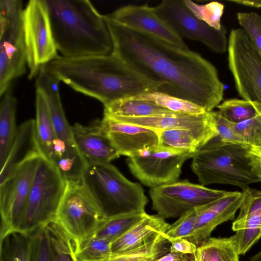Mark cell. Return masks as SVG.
Returning <instances> with one entry per match:
<instances>
[{
	"label": "cell",
	"instance_id": "1",
	"mask_svg": "<svg viewBox=\"0 0 261 261\" xmlns=\"http://www.w3.org/2000/svg\"><path fill=\"white\" fill-rule=\"evenodd\" d=\"M113 43L112 54L149 80L162 84L158 92L212 112L225 90L215 67L199 54L170 45L104 15Z\"/></svg>",
	"mask_w": 261,
	"mask_h": 261
},
{
	"label": "cell",
	"instance_id": "2",
	"mask_svg": "<svg viewBox=\"0 0 261 261\" xmlns=\"http://www.w3.org/2000/svg\"><path fill=\"white\" fill-rule=\"evenodd\" d=\"M43 68L74 90L96 99L103 106L158 91L162 86L112 53L76 58L58 56Z\"/></svg>",
	"mask_w": 261,
	"mask_h": 261
},
{
	"label": "cell",
	"instance_id": "3",
	"mask_svg": "<svg viewBox=\"0 0 261 261\" xmlns=\"http://www.w3.org/2000/svg\"><path fill=\"white\" fill-rule=\"evenodd\" d=\"M51 30L61 57L76 58L112 53L104 15L88 0H46Z\"/></svg>",
	"mask_w": 261,
	"mask_h": 261
},
{
	"label": "cell",
	"instance_id": "4",
	"mask_svg": "<svg viewBox=\"0 0 261 261\" xmlns=\"http://www.w3.org/2000/svg\"><path fill=\"white\" fill-rule=\"evenodd\" d=\"M81 182L106 218L145 212L148 200L142 187L110 163H88Z\"/></svg>",
	"mask_w": 261,
	"mask_h": 261
},
{
	"label": "cell",
	"instance_id": "5",
	"mask_svg": "<svg viewBox=\"0 0 261 261\" xmlns=\"http://www.w3.org/2000/svg\"><path fill=\"white\" fill-rule=\"evenodd\" d=\"M248 148L246 144L223 143L215 137L194 153L191 169L202 186L227 184L244 189L260 181L251 166Z\"/></svg>",
	"mask_w": 261,
	"mask_h": 261
},
{
	"label": "cell",
	"instance_id": "6",
	"mask_svg": "<svg viewBox=\"0 0 261 261\" xmlns=\"http://www.w3.org/2000/svg\"><path fill=\"white\" fill-rule=\"evenodd\" d=\"M65 188L59 171L40 156L17 232L30 236L53 221Z\"/></svg>",
	"mask_w": 261,
	"mask_h": 261
},
{
	"label": "cell",
	"instance_id": "7",
	"mask_svg": "<svg viewBox=\"0 0 261 261\" xmlns=\"http://www.w3.org/2000/svg\"><path fill=\"white\" fill-rule=\"evenodd\" d=\"M20 0L0 1V96L26 72L27 53Z\"/></svg>",
	"mask_w": 261,
	"mask_h": 261
},
{
	"label": "cell",
	"instance_id": "8",
	"mask_svg": "<svg viewBox=\"0 0 261 261\" xmlns=\"http://www.w3.org/2000/svg\"><path fill=\"white\" fill-rule=\"evenodd\" d=\"M105 218L81 181H66L53 221L80 243L95 234Z\"/></svg>",
	"mask_w": 261,
	"mask_h": 261
},
{
	"label": "cell",
	"instance_id": "9",
	"mask_svg": "<svg viewBox=\"0 0 261 261\" xmlns=\"http://www.w3.org/2000/svg\"><path fill=\"white\" fill-rule=\"evenodd\" d=\"M28 77L37 76L41 68L56 59L55 42L46 0H31L23 10Z\"/></svg>",
	"mask_w": 261,
	"mask_h": 261
},
{
	"label": "cell",
	"instance_id": "10",
	"mask_svg": "<svg viewBox=\"0 0 261 261\" xmlns=\"http://www.w3.org/2000/svg\"><path fill=\"white\" fill-rule=\"evenodd\" d=\"M227 49L229 69L239 95L261 103V56L242 29L231 30Z\"/></svg>",
	"mask_w": 261,
	"mask_h": 261
},
{
	"label": "cell",
	"instance_id": "11",
	"mask_svg": "<svg viewBox=\"0 0 261 261\" xmlns=\"http://www.w3.org/2000/svg\"><path fill=\"white\" fill-rule=\"evenodd\" d=\"M230 192L212 189L185 179L151 188L152 208L165 218L179 217L187 212L212 203Z\"/></svg>",
	"mask_w": 261,
	"mask_h": 261
},
{
	"label": "cell",
	"instance_id": "12",
	"mask_svg": "<svg viewBox=\"0 0 261 261\" xmlns=\"http://www.w3.org/2000/svg\"><path fill=\"white\" fill-rule=\"evenodd\" d=\"M157 15L182 39L197 41L215 53L226 52L228 47L226 30H216L197 18L184 0H164L153 7Z\"/></svg>",
	"mask_w": 261,
	"mask_h": 261
},
{
	"label": "cell",
	"instance_id": "13",
	"mask_svg": "<svg viewBox=\"0 0 261 261\" xmlns=\"http://www.w3.org/2000/svg\"><path fill=\"white\" fill-rule=\"evenodd\" d=\"M40 156L27 160L12 176L0 184L1 239L18 230Z\"/></svg>",
	"mask_w": 261,
	"mask_h": 261
},
{
	"label": "cell",
	"instance_id": "14",
	"mask_svg": "<svg viewBox=\"0 0 261 261\" xmlns=\"http://www.w3.org/2000/svg\"><path fill=\"white\" fill-rule=\"evenodd\" d=\"M194 154L159 146L128 157L126 163L132 174L151 188L177 181L183 164Z\"/></svg>",
	"mask_w": 261,
	"mask_h": 261
},
{
	"label": "cell",
	"instance_id": "15",
	"mask_svg": "<svg viewBox=\"0 0 261 261\" xmlns=\"http://www.w3.org/2000/svg\"><path fill=\"white\" fill-rule=\"evenodd\" d=\"M107 116L119 121L157 131L173 129L188 130L196 134L204 144L218 135L213 111L196 115L172 112L143 117Z\"/></svg>",
	"mask_w": 261,
	"mask_h": 261
},
{
	"label": "cell",
	"instance_id": "16",
	"mask_svg": "<svg viewBox=\"0 0 261 261\" xmlns=\"http://www.w3.org/2000/svg\"><path fill=\"white\" fill-rule=\"evenodd\" d=\"M116 22L150 35L163 42L182 49H188L183 39L147 5H128L106 15Z\"/></svg>",
	"mask_w": 261,
	"mask_h": 261
},
{
	"label": "cell",
	"instance_id": "17",
	"mask_svg": "<svg viewBox=\"0 0 261 261\" xmlns=\"http://www.w3.org/2000/svg\"><path fill=\"white\" fill-rule=\"evenodd\" d=\"M99 123L120 155L133 156L159 145L157 130L119 121L105 115Z\"/></svg>",
	"mask_w": 261,
	"mask_h": 261
},
{
	"label": "cell",
	"instance_id": "18",
	"mask_svg": "<svg viewBox=\"0 0 261 261\" xmlns=\"http://www.w3.org/2000/svg\"><path fill=\"white\" fill-rule=\"evenodd\" d=\"M242 200V192H230L220 199L196 208L197 215L190 241L198 247L210 238L217 226L233 220Z\"/></svg>",
	"mask_w": 261,
	"mask_h": 261
},
{
	"label": "cell",
	"instance_id": "19",
	"mask_svg": "<svg viewBox=\"0 0 261 261\" xmlns=\"http://www.w3.org/2000/svg\"><path fill=\"white\" fill-rule=\"evenodd\" d=\"M71 128L75 144L88 163H110L120 156L99 121L90 126L76 123Z\"/></svg>",
	"mask_w": 261,
	"mask_h": 261
},
{
	"label": "cell",
	"instance_id": "20",
	"mask_svg": "<svg viewBox=\"0 0 261 261\" xmlns=\"http://www.w3.org/2000/svg\"><path fill=\"white\" fill-rule=\"evenodd\" d=\"M59 80L42 68L37 76L36 89L41 92L46 101L57 138L70 147H76L71 126L68 123L63 108Z\"/></svg>",
	"mask_w": 261,
	"mask_h": 261
},
{
	"label": "cell",
	"instance_id": "21",
	"mask_svg": "<svg viewBox=\"0 0 261 261\" xmlns=\"http://www.w3.org/2000/svg\"><path fill=\"white\" fill-rule=\"evenodd\" d=\"M35 119H29L18 127L8 158L1 169L0 184L12 176L19 167L31 157L40 154L35 135Z\"/></svg>",
	"mask_w": 261,
	"mask_h": 261
},
{
	"label": "cell",
	"instance_id": "22",
	"mask_svg": "<svg viewBox=\"0 0 261 261\" xmlns=\"http://www.w3.org/2000/svg\"><path fill=\"white\" fill-rule=\"evenodd\" d=\"M159 215H146L129 230L111 243L112 254L120 253L138 248L164 233L169 226Z\"/></svg>",
	"mask_w": 261,
	"mask_h": 261
},
{
	"label": "cell",
	"instance_id": "23",
	"mask_svg": "<svg viewBox=\"0 0 261 261\" xmlns=\"http://www.w3.org/2000/svg\"><path fill=\"white\" fill-rule=\"evenodd\" d=\"M35 135L40 156L51 164L53 146L57 136L45 99L36 92Z\"/></svg>",
	"mask_w": 261,
	"mask_h": 261
},
{
	"label": "cell",
	"instance_id": "24",
	"mask_svg": "<svg viewBox=\"0 0 261 261\" xmlns=\"http://www.w3.org/2000/svg\"><path fill=\"white\" fill-rule=\"evenodd\" d=\"M0 168L3 167L17 133L16 123L17 102L9 90L1 97Z\"/></svg>",
	"mask_w": 261,
	"mask_h": 261
},
{
	"label": "cell",
	"instance_id": "25",
	"mask_svg": "<svg viewBox=\"0 0 261 261\" xmlns=\"http://www.w3.org/2000/svg\"><path fill=\"white\" fill-rule=\"evenodd\" d=\"M172 112L150 101L129 98L119 99L104 106L103 115L124 117H143Z\"/></svg>",
	"mask_w": 261,
	"mask_h": 261
},
{
	"label": "cell",
	"instance_id": "26",
	"mask_svg": "<svg viewBox=\"0 0 261 261\" xmlns=\"http://www.w3.org/2000/svg\"><path fill=\"white\" fill-rule=\"evenodd\" d=\"M52 261H78L79 242L54 221L46 226Z\"/></svg>",
	"mask_w": 261,
	"mask_h": 261
},
{
	"label": "cell",
	"instance_id": "27",
	"mask_svg": "<svg viewBox=\"0 0 261 261\" xmlns=\"http://www.w3.org/2000/svg\"><path fill=\"white\" fill-rule=\"evenodd\" d=\"M164 233L157 235L149 242L135 249L112 254L106 261H157L170 251V243L165 237Z\"/></svg>",
	"mask_w": 261,
	"mask_h": 261
},
{
	"label": "cell",
	"instance_id": "28",
	"mask_svg": "<svg viewBox=\"0 0 261 261\" xmlns=\"http://www.w3.org/2000/svg\"><path fill=\"white\" fill-rule=\"evenodd\" d=\"M195 255L196 261H240L231 237L207 238Z\"/></svg>",
	"mask_w": 261,
	"mask_h": 261
},
{
	"label": "cell",
	"instance_id": "29",
	"mask_svg": "<svg viewBox=\"0 0 261 261\" xmlns=\"http://www.w3.org/2000/svg\"><path fill=\"white\" fill-rule=\"evenodd\" d=\"M159 146L181 153H195L205 144L193 132L181 129L158 131Z\"/></svg>",
	"mask_w": 261,
	"mask_h": 261
},
{
	"label": "cell",
	"instance_id": "30",
	"mask_svg": "<svg viewBox=\"0 0 261 261\" xmlns=\"http://www.w3.org/2000/svg\"><path fill=\"white\" fill-rule=\"evenodd\" d=\"M146 214L139 212L105 218L94 235L112 243L125 234Z\"/></svg>",
	"mask_w": 261,
	"mask_h": 261
},
{
	"label": "cell",
	"instance_id": "31",
	"mask_svg": "<svg viewBox=\"0 0 261 261\" xmlns=\"http://www.w3.org/2000/svg\"><path fill=\"white\" fill-rule=\"evenodd\" d=\"M217 108L223 117L234 124L247 120L261 114V103L244 99H226Z\"/></svg>",
	"mask_w": 261,
	"mask_h": 261
},
{
	"label": "cell",
	"instance_id": "32",
	"mask_svg": "<svg viewBox=\"0 0 261 261\" xmlns=\"http://www.w3.org/2000/svg\"><path fill=\"white\" fill-rule=\"evenodd\" d=\"M1 241V261H30V236L20 232Z\"/></svg>",
	"mask_w": 261,
	"mask_h": 261
},
{
	"label": "cell",
	"instance_id": "33",
	"mask_svg": "<svg viewBox=\"0 0 261 261\" xmlns=\"http://www.w3.org/2000/svg\"><path fill=\"white\" fill-rule=\"evenodd\" d=\"M131 98L150 101L176 113L196 115L206 112L201 107L190 101L156 91L143 93Z\"/></svg>",
	"mask_w": 261,
	"mask_h": 261
},
{
	"label": "cell",
	"instance_id": "34",
	"mask_svg": "<svg viewBox=\"0 0 261 261\" xmlns=\"http://www.w3.org/2000/svg\"><path fill=\"white\" fill-rule=\"evenodd\" d=\"M111 242L93 235L79 244L78 261H106L112 255Z\"/></svg>",
	"mask_w": 261,
	"mask_h": 261
},
{
	"label": "cell",
	"instance_id": "35",
	"mask_svg": "<svg viewBox=\"0 0 261 261\" xmlns=\"http://www.w3.org/2000/svg\"><path fill=\"white\" fill-rule=\"evenodd\" d=\"M184 2L197 18L216 30L222 27L221 18L224 9L223 4L218 2L205 4H196L191 0H184Z\"/></svg>",
	"mask_w": 261,
	"mask_h": 261
},
{
	"label": "cell",
	"instance_id": "36",
	"mask_svg": "<svg viewBox=\"0 0 261 261\" xmlns=\"http://www.w3.org/2000/svg\"><path fill=\"white\" fill-rule=\"evenodd\" d=\"M197 215L196 208L187 212L173 224H170L164 233L168 241L174 239L185 238L191 240Z\"/></svg>",
	"mask_w": 261,
	"mask_h": 261
},
{
	"label": "cell",
	"instance_id": "37",
	"mask_svg": "<svg viewBox=\"0 0 261 261\" xmlns=\"http://www.w3.org/2000/svg\"><path fill=\"white\" fill-rule=\"evenodd\" d=\"M237 19L261 56V16L254 12H238Z\"/></svg>",
	"mask_w": 261,
	"mask_h": 261
},
{
	"label": "cell",
	"instance_id": "38",
	"mask_svg": "<svg viewBox=\"0 0 261 261\" xmlns=\"http://www.w3.org/2000/svg\"><path fill=\"white\" fill-rule=\"evenodd\" d=\"M30 236V261H52L46 226Z\"/></svg>",
	"mask_w": 261,
	"mask_h": 261
},
{
	"label": "cell",
	"instance_id": "39",
	"mask_svg": "<svg viewBox=\"0 0 261 261\" xmlns=\"http://www.w3.org/2000/svg\"><path fill=\"white\" fill-rule=\"evenodd\" d=\"M234 126L246 144L252 147H261V114L235 124Z\"/></svg>",
	"mask_w": 261,
	"mask_h": 261
},
{
	"label": "cell",
	"instance_id": "40",
	"mask_svg": "<svg viewBox=\"0 0 261 261\" xmlns=\"http://www.w3.org/2000/svg\"><path fill=\"white\" fill-rule=\"evenodd\" d=\"M218 135L215 138L223 143L245 144L233 123L223 117L218 111H213Z\"/></svg>",
	"mask_w": 261,
	"mask_h": 261
},
{
	"label": "cell",
	"instance_id": "41",
	"mask_svg": "<svg viewBox=\"0 0 261 261\" xmlns=\"http://www.w3.org/2000/svg\"><path fill=\"white\" fill-rule=\"evenodd\" d=\"M258 228H261V209L237 217L232 225V229L234 231L240 229Z\"/></svg>",
	"mask_w": 261,
	"mask_h": 261
},
{
	"label": "cell",
	"instance_id": "42",
	"mask_svg": "<svg viewBox=\"0 0 261 261\" xmlns=\"http://www.w3.org/2000/svg\"><path fill=\"white\" fill-rule=\"evenodd\" d=\"M170 250L181 254L195 255L197 246L185 238L174 239L169 241Z\"/></svg>",
	"mask_w": 261,
	"mask_h": 261
},
{
	"label": "cell",
	"instance_id": "43",
	"mask_svg": "<svg viewBox=\"0 0 261 261\" xmlns=\"http://www.w3.org/2000/svg\"><path fill=\"white\" fill-rule=\"evenodd\" d=\"M248 154L253 172L261 181V147L249 146Z\"/></svg>",
	"mask_w": 261,
	"mask_h": 261
},
{
	"label": "cell",
	"instance_id": "44",
	"mask_svg": "<svg viewBox=\"0 0 261 261\" xmlns=\"http://www.w3.org/2000/svg\"><path fill=\"white\" fill-rule=\"evenodd\" d=\"M157 261H196L193 254H181L170 251Z\"/></svg>",
	"mask_w": 261,
	"mask_h": 261
},
{
	"label": "cell",
	"instance_id": "45",
	"mask_svg": "<svg viewBox=\"0 0 261 261\" xmlns=\"http://www.w3.org/2000/svg\"><path fill=\"white\" fill-rule=\"evenodd\" d=\"M228 2L237 3L240 5L256 7L261 8V0H252V1H242V0H231Z\"/></svg>",
	"mask_w": 261,
	"mask_h": 261
},
{
	"label": "cell",
	"instance_id": "46",
	"mask_svg": "<svg viewBox=\"0 0 261 261\" xmlns=\"http://www.w3.org/2000/svg\"><path fill=\"white\" fill-rule=\"evenodd\" d=\"M249 261H261V251L253 256Z\"/></svg>",
	"mask_w": 261,
	"mask_h": 261
}]
</instances>
